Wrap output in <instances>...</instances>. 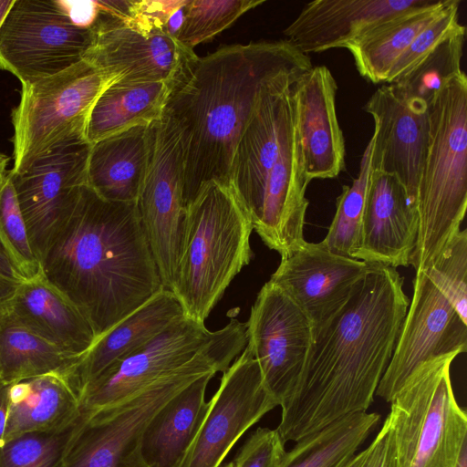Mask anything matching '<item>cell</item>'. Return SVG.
Here are the masks:
<instances>
[{
    "instance_id": "obj_1",
    "label": "cell",
    "mask_w": 467,
    "mask_h": 467,
    "mask_svg": "<svg viewBox=\"0 0 467 467\" xmlns=\"http://www.w3.org/2000/svg\"><path fill=\"white\" fill-rule=\"evenodd\" d=\"M410 299L396 268L376 264L313 337L301 373L280 404L276 431L297 441L367 411L391 359Z\"/></svg>"
},
{
    "instance_id": "obj_2",
    "label": "cell",
    "mask_w": 467,
    "mask_h": 467,
    "mask_svg": "<svg viewBox=\"0 0 467 467\" xmlns=\"http://www.w3.org/2000/svg\"><path fill=\"white\" fill-rule=\"evenodd\" d=\"M46 279L86 316L96 338L163 289L134 202L78 191L40 258Z\"/></svg>"
},
{
    "instance_id": "obj_3",
    "label": "cell",
    "mask_w": 467,
    "mask_h": 467,
    "mask_svg": "<svg viewBox=\"0 0 467 467\" xmlns=\"http://www.w3.org/2000/svg\"><path fill=\"white\" fill-rule=\"evenodd\" d=\"M312 67L287 39L225 46L199 57L164 112L181 136L186 207L208 182L228 183L234 149L263 88Z\"/></svg>"
},
{
    "instance_id": "obj_4",
    "label": "cell",
    "mask_w": 467,
    "mask_h": 467,
    "mask_svg": "<svg viewBox=\"0 0 467 467\" xmlns=\"http://www.w3.org/2000/svg\"><path fill=\"white\" fill-rule=\"evenodd\" d=\"M302 74H282L263 88L234 149L228 176L253 229L281 258L306 243L310 182L296 132L293 92Z\"/></svg>"
},
{
    "instance_id": "obj_5",
    "label": "cell",
    "mask_w": 467,
    "mask_h": 467,
    "mask_svg": "<svg viewBox=\"0 0 467 467\" xmlns=\"http://www.w3.org/2000/svg\"><path fill=\"white\" fill-rule=\"evenodd\" d=\"M251 220L229 183L203 184L186 207L171 292L186 317L204 323L252 259Z\"/></svg>"
},
{
    "instance_id": "obj_6",
    "label": "cell",
    "mask_w": 467,
    "mask_h": 467,
    "mask_svg": "<svg viewBox=\"0 0 467 467\" xmlns=\"http://www.w3.org/2000/svg\"><path fill=\"white\" fill-rule=\"evenodd\" d=\"M430 135L417 191L419 231L410 265H431L460 232L467 208V78L450 79L428 107Z\"/></svg>"
},
{
    "instance_id": "obj_7",
    "label": "cell",
    "mask_w": 467,
    "mask_h": 467,
    "mask_svg": "<svg viewBox=\"0 0 467 467\" xmlns=\"http://www.w3.org/2000/svg\"><path fill=\"white\" fill-rule=\"evenodd\" d=\"M236 355L234 337L225 330L214 331L209 343L185 365L131 398L88 415L70 441L65 467H148L140 443L150 420L198 378L223 373Z\"/></svg>"
},
{
    "instance_id": "obj_8",
    "label": "cell",
    "mask_w": 467,
    "mask_h": 467,
    "mask_svg": "<svg viewBox=\"0 0 467 467\" xmlns=\"http://www.w3.org/2000/svg\"><path fill=\"white\" fill-rule=\"evenodd\" d=\"M467 273L445 255L416 271L412 298L376 395L390 403L426 366L467 350Z\"/></svg>"
},
{
    "instance_id": "obj_9",
    "label": "cell",
    "mask_w": 467,
    "mask_h": 467,
    "mask_svg": "<svg viewBox=\"0 0 467 467\" xmlns=\"http://www.w3.org/2000/svg\"><path fill=\"white\" fill-rule=\"evenodd\" d=\"M186 3L132 1L126 17L99 8L91 26L92 44L83 59L117 82L161 81L175 89L199 59L193 49L180 43L168 30L170 18Z\"/></svg>"
},
{
    "instance_id": "obj_10",
    "label": "cell",
    "mask_w": 467,
    "mask_h": 467,
    "mask_svg": "<svg viewBox=\"0 0 467 467\" xmlns=\"http://www.w3.org/2000/svg\"><path fill=\"white\" fill-rule=\"evenodd\" d=\"M454 358L411 376L390 401L384 421L388 467H454L467 441V416L457 403L450 368Z\"/></svg>"
},
{
    "instance_id": "obj_11",
    "label": "cell",
    "mask_w": 467,
    "mask_h": 467,
    "mask_svg": "<svg viewBox=\"0 0 467 467\" xmlns=\"http://www.w3.org/2000/svg\"><path fill=\"white\" fill-rule=\"evenodd\" d=\"M117 80L82 59L53 76L23 84L13 109V175L24 173L40 157L85 142L94 104Z\"/></svg>"
},
{
    "instance_id": "obj_12",
    "label": "cell",
    "mask_w": 467,
    "mask_h": 467,
    "mask_svg": "<svg viewBox=\"0 0 467 467\" xmlns=\"http://www.w3.org/2000/svg\"><path fill=\"white\" fill-rule=\"evenodd\" d=\"M92 39L91 27L77 25L65 1L14 0L0 24V68L30 83L81 61Z\"/></svg>"
},
{
    "instance_id": "obj_13",
    "label": "cell",
    "mask_w": 467,
    "mask_h": 467,
    "mask_svg": "<svg viewBox=\"0 0 467 467\" xmlns=\"http://www.w3.org/2000/svg\"><path fill=\"white\" fill-rule=\"evenodd\" d=\"M136 203L162 286L171 290L181 252L186 204L181 136L164 115L153 126L150 160Z\"/></svg>"
},
{
    "instance_id": "obj_14",
    "label": "cell",
    "mask_w": 467,
    "mask_h": 467,
    "mask_svg": "<svg viewBox=\"0 0 467 467\" xmlns=\"http://www.w3.org/2000/svg\"><path fill=\"white\" fill-rule=\"evenodd\" d=\"M198 432L177 467H219L236 441L279 406L246 345L223 372Z\"/></svg>"
},
{
    "instance_id": "obj_15",
    "label": "cell",
    "mask_w": 467,
    "mask_h": 467,
    "mask_svg": "<svg viewBox=\"0 0 467 467\" xmlns=\"http://www.w3.org/2000/svg\"><path fill=\"white\" fill-rule=\"evenodd\" d=\"M213 335L204 323L186 316L178 318L88 382L81 390L80 410L88 417L131 398L192 359Z\"/></svg>"
},
{
    "instance_id": "obj_16",
    "label": "cell",
    "mask_w": 467,
    "mask_h": 467,
    "mask_svg": "<svg viewBox=\"0 0 467 467\" xmlns=\"http://www.w3.org/2000/svg\"><path fill=\"white\" fill-rule=\"evenodd\" d=\"M245 324L246 345L280 406L301 373L313 341L312 325L297 305L269 281L258 293Z\"/></svg>"
},
{
    "instance_id": "obj_17",
    "label": "cell",
    "mask_w": 467,
    "mask_h": 467,
    "mask_svg": "<svg viewBox=\"0 0 467 467\" xmlns=\"http://www.w3.org/2000/svg\"><path fill=\"white\" fill-rule=\"evenodd\" d=\"M91 146L85 141L56 149L37 159L24 173H11L29 242L38 261L78 191L88 184Z\"/></svg>"
},
{
    "instance_id": "obj_18",
    "label": "cell",
    "mask_w": 467,
    "mask_h": 467,
    "mask_svg": "<svg viewBox=\"0 0 467 467\" xmlns=\"http://www.w3.org/2000/svg\"><path fill=\"white\" fill-rule=\"evenodd\" d=\"M329 251L321 242L306 243L281 258L269 282L285 293L309 319L314 335L350 297L375 265Z\"/></svg>"
},
{
    "instance_id": "obj_19",
    "label": "cell",
    "mask_w": 467,
    "mask_h": 467,
    "mask_svg": "<svg viewBox=\"0 0 467 467\" xmlns=\"http://www.w3.org/2000/svg\"><path fill=\"white\" fill-rule=\"evenodd\" d=\"M364 110L374 120L371 171L397 177L417 203L430 135L428 108L407 99L389 84L371 95Z\"/></svg>"
},
{
    "instance_id": "obj_20",
    "label": "cell",
    "mask_w": 467,
    "mask_h": 467,
    "mask_svg": "<svg viewBox=\"0 0 467 467\" xmlns=\"http://www.w3.org/2000/svg\"><path fill=\"white\" fill-rule=\"evenodd\" d=\"M337 82L325 66L312 67L293 85L295 127L304 172L332 179L345 168V141L337 109Z\"/></svg>"
},
{
    "instance_id": "obj_21",
    "label": "cell",
    "mask_w": 467,
    "mask_h": 467,
    "mask_svg": "<svg viewBox=\"0 0 467 467\" xmlns=\"http://www.w3.org/2000/svg\"><path fill=\"white\" fill-rule=\"evenodd\" d=\"M419 231L417 203L397 177L371 171L360 245L353 258L391 267L410 265Z\"/></svg>"
},
{
    "instance_id": "obj_22",
    "label": "cell",
    "mask_w": 467,
    "mask_h": 467,
    "mask_svg": "<svg viewBox=\"0 0 467 467\" xmlns=\"http://www.w3.org/2000/svg\"><path fill=\"white\" fill-rule=\"evenodd\" d=\"M430 0H316L284 30L302 53L345 47L376 24Z\"/></svg>"
},
{
    "instance_id": "obj_23",
    "label": "cell",
    "mask_w": 467,
    "mask_h": 467,
    "mask_svg": "<svg viewBox=\"0 0 467 467\" xmlns=\"http://www.w3.org/2000/svg\"><path fill=\"white\" fill-rule=\"evenodd\" d=\"M3 307L16 321L74 356H82L96 339L86 316L42 272L22 280Z\"/></svg>"
},
{
    "instance_id": "obj_24",
    "label": "cell",
    "mask_w": 467,
    "mask_h": 467,
    "mask_svg": "<svg viewBox=\"0 0 467 467\" xmlns=\"http://www.w3.org/2000/svg\"><path fill=\"white\" fill-rule=\"evenodd\" d=\"M183 316V308L176 296L163 288L96 338L70 373L71 380L79 394L88 382L150 341Z\"/></svg>"
},
{
    "instance_id": "obj_25",
    "label": "cell",
    "mask_w": 467,
    "mask_h": 467,
    "mask_svg": "<svg viewBox=\"0 0 467 467\" xmlns=\"http://www.w3.org/2000/svg\"><path fill=\"white\" fill-rule=\"evenodd\" d=\"M154 124L132 128L92 144L88 185L99 196L109 202L137 201L150 160Z\"/></svg>"
},
{
    "instance_id": "obj_26",
    "label": "cell",
    "mask_w": 467,
    "mask_h": 467,
    "mask_svg": "<svg viewBox=\"0 0 467 467\" xmlns=\"http://www.w3.org/2000/svg\"><path fill=\"white\" fill-rule=\"evenodd\" d=\"M215 373L198 378L169 400L153 416L141 437L148 467H177L208 411L205 393Z\"/></svg>"
},
{
    "instance_id": "obj_27",
    "label": "cell",
    "mask_w": 467,
    "mask_h": 467,
    "mask_svg": "<svg viewBox=\"0 0 467 467\" xmlns=\"http://www.w3.org/2000/svg\"><path fill=\"white\" fill-rule=\"evenodd\" d=\"M8 384L5 441L23 433L63 427L80 413V395L69 373H47Z\"/></svg>"
},
{
    "instance_id": "obj_28",
    "label": "cell",
    "mask_w": 467,
    "mask_h": 467,
    "mask_svg": "<svg viewBox=\"0 0 467 467\" xmlns=\"http://www.w3.org/2000/svg\"><path fill=\"white\" fill-rule=\"evenodd\" d=\"M173 87L166 82H116L94 104L87 140L94 144L132 128L151 126L164 115Z\"/></svg>"
},
{
    "instance_id": "obj_29",
    "label": "cell",
    "mask_w": 467,
    "mask_h": 467,
    "mask_svg": "<svg viewBox=\"0 0 467 467\" xmlns=\"http://www.w3.org/2000/svg\"><path fill=\"white\" fill-rule=\"evenodd\" d=\"M448 0H430L371 26L347 47L358 73L372 83L385 82L395 61L416 36L441 12Z\"/></svg>"
},
{
    "instance_id": "obj_30",
    "label": "cell",
    "mask_w": 467,
    "mask_h": 467,
    "mask_svg": "<svg viewBox=\"0 0 467 467\" xmlns=\"http://www.w3.org/2000/svg\"><path fill=\"white\" fill-rule=\"evenodd\" d=\"M81 357V356H80ZM74 356L33 332L0 307V379L13 383L47 373H70Z\"/></svg>"
},
{
    "instance_id": "obj_31",
    "label": "cell",
    "mask_w": 467,
    "mask_h": 467,
    "mask_svg": "<svg viewBox=\"0 0 467 467\" xmlns=\"http://www.w3.org/2000/svg\"><path fill=\"white\" fill-rule=\"evenodd\" d=\"M379 420L377 412L344 416L296 441L279 467H344Z\"/></svg>"
},
{
    "instance_id": "obj_32",
    "label": "cell",
    "mask_w": 467,
    "mask_h": 467,
    "mask_svg": "<svg viewBox=\"0 0 467 467\" xmlns=\"http://www.w3.org/2000/svg\"><path fill=\"white\" fill-rule=\"evenodd\" d=\"M465 26L442 39L412 70L393 85L409 100L428 108L438 91L461 73Z\"/></svg>"
},
{
    "instance_id": "obj_33",
    "label": "cell",
    "mask_w": 467,
    "mask_h": 467,
    "mask_svg": "<svg viewBox=\"0 0 467 467\" xmlns=\"http://www.w3.org/2000/svg\"><path fill=\"white\" fill-rule=\"evenodd\" d=\"M369 140L361 158L358 176L345 185L336 202V213L321 243L332 253L352 257L360 245L362 216L371 172Z\"/></svg>"
},
{
    "instance_id": "obj_34",
    "label": "cell",
    "mask_w": 467,
    "mask_h": 467,
    "mask_svg": "<svg viewBox=\"0 0 467 467\" xmlns=\"http://www.w3.org/2000/svg\"><path fill=\"white\" fill-rule=\"evenodd\" d=\"M85 420L80 410L78 416L63 427L5 441L0 448V467H65L70 441Z\"/></svg>"
},
{
    "instance_id": "obj_35",
    "label": "cell",
    "mask_w": 467,
    "mask_h": 467,
    "mask_svg": "<svg viewBox=\"0 0 467 467\" xmlns=\"http://www.w3.org/2000/svg\"><path fill=\"white\" fill-rule=\"evenodd\" d=\"M265 0H188L182 25L175 35L193 49L231 26L241 16Z\"/></svg>"
},
{
    "instance_id": "obj_36",
    "label": "cell",
    "mask_w": 467,
    "mask_h": 467,
    "mask_svg": "<svg viewBox=\"0 0 467 467\" xmlns=\"http://www.w3.org/2000/svg\"><path fill=\"white\" fill-rule=\"evenodd\" d=\"M0 250L22 280L41 272L31 247L10 171L0 183Z\"/></svg>"
},
{
    "instance_id": "obj_37",
    "label": "cell",
    "mask_w": 467,
    "mask_h": 467,
    "mask_svg": "<svg viewBox=\"0 0 467 467\" xmlns=\"http://www.w3.org/2000/svg\"><path fill=\"white\" fill-rule=\"evenodd\" d=\"M459 0H448L440 15L413 39L392 65L385 82L393 84L412 70L446 36L460 28Z\"/></svg>"
},
{
    "instance_id": "obj_38",
    "label": "cell",
    "mask_w": 467,
    "mask_h": 467,
    "mask_svg": "<svg viewBox=\"0 0 467 467\" xmlns=\"http://www.w3.org/2000/svg\"><path fill=\"white\" fill-rule=\"evenodd\" d=\"M285 453V442L276 429L259 427L239 450L234 467H279Z\"/></svg>"
},
{
    "instance_id": "obj_39",
    "label": "cell",
    "mask_w": 467,
    "mask_h": 467,
    "mask_svg": "<svg viewBox=\"0 0 467 467\" xmlns=\"http://www.w3.org/2000/svg\"><path fill=\"white\" fill-rule=\"evenodd\" d=\"M65 3L70 17L77 25L84 27L92 26L99 13L97 1H65Z\"/></svg>"
},
{
    "instance_id": "obj_40",
    "label": "cell",
    "mask_w": 467,
    "mask_h": 467,
    "mask_svg": "<svg viewBox=\"0 0 467 467\" xmlns=\"http://www.w3.org/2000/svg\"><path fill=\"white\" fill-rule=\"evenodd\" d=\"M386 433L387 429L383 423L379 432L368 447L367 456L360 467H388Z\"/></svg>"
},
{
    "instance_id": "obj_41",
    "label": "cell",
    "mask_w": 467,
    "mask_h": 467,
    "mask_svg": "<svg viewBox=\"0 0 467 467\" xmlns=\"http://www.w3.org/2000/svg\"><path fill=\"white\" fill-rule=\"evenodd\" d=\"M9 406V384L0 379V448L5 442Z\"/></svg>"
},
{
    "instance_id": "obj_42",
    "label": "cell",
    "mask_w": 467,
    "mask_h": 467,
    "mask_svg": "<svg viewBox=\"0 0 467 467\" xmlns=\"http://www.w3.org/2000/svg\"><path fill=\"white\" fill-rule=\"evenodd\" d=\"M21 281L0 275V307L12 296Z\"/></svg>"
},
{
    "instance_id": "obj_43",
    "label": "cell",
    "mask_w": 467,
    "mask_h": 467,
    "mask_svg": "<svg viewBox=\"0 0 467 467\" xmlns=\"http://www.w3.org/2000/svg\"><path fill=\"white\" fill-rule=\"evenodd\" d=\"M0 275L15 280H22L8 259L0 250Z\"/></svg>"
},
{
    "instance_id": "obj_44",
    "label": "cell",
    "mask_w": 467,
    "mask_h": 467,
    "mask_svg": "<svg viewBox=\"0 0 467 467\" xmlns=\"http://www.w3.org/2000/svg\"><path fill=\"white\" fill-rule=\"evenodd\" d=\"M368 453V447L356 453L344 467H360Z\"/></svg>"
},
{
    "instance_id": "obj_45",
    "label": "cell",
    "mask_w": 467,
    "mask_h": 467,
    "mask_svg": "<svg viewBox=\"0 0 467 467\" xmlns=\"http://www.w3.org/2000/svg\"><path fill=\"white\" fill-rule=\"evenodd\" d=\"M454 467H467V441L462 444Z\"/></svg>"
},
{
    "instance_id": "obj_46",
    "label": "cell",
    "mask_w": 467,
    "mask_h": 467,
    "mask_svg": "<svg viewBox=\"0 0 467 467\" xmlns=\"http://www.w3.org/2000/svg\"><path fill=\"white\" fill-rule=\"evenodd\" d=\"M9 161V157L0 151V183L3 182L5 177L7 174V164Z\"/></svg>"
},
{
    "instance_id": "obj_47",
    "label": "cell",
    "mask_w": 467,
    "mask_h": 467,
    "mask_svg": "<svg viewBox=\"0 0 467 467\" xmlns=\"http://www.w3.org/2000/svg\"><path fill=\"white\" fill-rule=\"evenodd\" d=\"M14 0H0V24L5 17L6 12L13 5Z\"/></svg>"
},
{
    "instance_id": "obj_48",
    "label": "cell",
    "mask_w": 467,
    "mask_h": 467,
    "mask_svg": "<svg viewBox=\"0 0 467 467\" xmlns=\"http://www.w3.org/2000/svg\"><path fill=\"white\" fill-rule=\"evenodd\" d=\"M219 467H234V462L222 463Z\"/></svg>"
}]
</instances>
